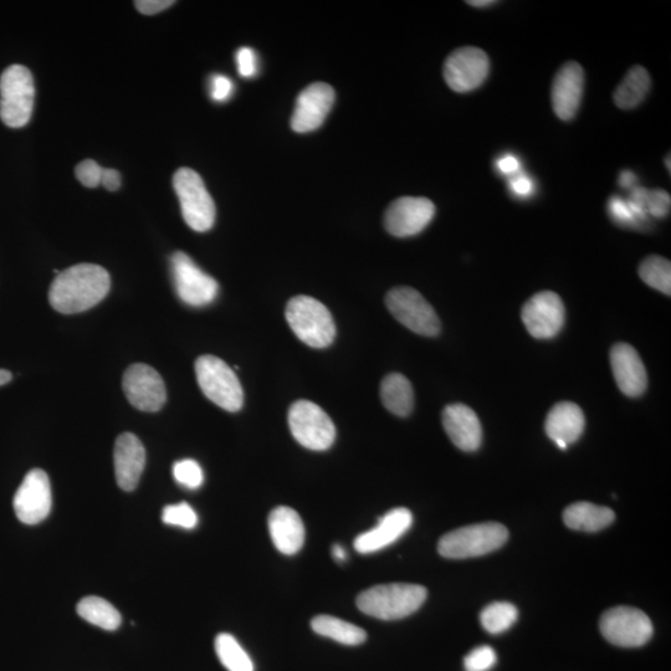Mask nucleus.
<instances>
[{
    "mask_svg": "<svg viewBox=\"0 0 671 671\" xmlns=\"http://www.w3.org/2000/svg\"><path fill=\"white\" fill-rule=\"evenodd\" d=\"M109 273L96 264H78L61 271L49 290V301L60 314H79L100 304L109 294Z\"/></svg>",
    "mask_w": 671,
    "mask_h": 671,
    "instance_id": "f257e3e1",
    "label": "nucleus"
},
{
    "mask_svg": "<svg viewBox=\"0 0 671 671\" xmlns=\"http://www.w3.org/2000/svg\"><path fill=\"white\" fill-rule=\"evenodd\" d=\"M423 586L411 583L378 585L362 592L357 607L362 613L382 621H397L416 613L427 599Z\"/></svg>",
    "mask_w": 671,
    "mask_h": 671,
    "instance_id": "f03ea898",
    "label": "nucleus"
},
{
    "mask_svg": "<svg viewBox=\"0 0 671 671\" xmlns=\"http://www.w3.org/2000/svg\"><path fill=\"white\" fill-rule=\"evenodd\" d=\"M291 330L305 345L329 347L336 337L334 317L327 307L314 297L300 295L289 301L285 311Z\"/></svg>",
    "mask_w": 671,
    "mask_h": 671,
    "instance_id": "7ed1b4c3",
    "label": "nucleus"
},
{
    "mask_svg": "<svg viewBox=\"0 0 671 671\" xmlns=\"http://www.w3.org/2000/svg\"><path fill=\"white\" fill-rule=\"evenodd\" d=\"M509 539V531L498 522L460 527L440 539L438 551L450 560L480 557L499 550Z\"/></svg>",
    "mask_w": 671,
    "mask_h": 671,
    "instance_id": "20e7f679",
    "label": "nucleus"
},
{
    "mask_svg": "<svg viewBox=\"0 0 671 671\" xmlns=\"http://www.w3.org/2000/svg\"><path fill=\"white\" fill-rule=\"evenodd\" d=\"M32 73L23 65H12L0 78V119L12 128L27 126L34 110Z\"/></svg>",
    "mask_w": 671,
    "mask_h": 671,
    "instance_id": "39448f33",
    "label": "nucleus"
},
{
    "mask_svg": "<svg viewBox=\"0 0 671 671\" xmlns=\"http://www.w3.org/2000/svg\"><path fill=\"white\" fill-rule=\"evenodd\" d=\"M199 387L209 401L227 412H239L244 404V391L239 378L227 363L212 355H204L196 362Z\"/></svg>",
    "mask_w": 671,
    "mask_h": 671,
    "instance_id": "423d86ee",
    "label": "nucleus"
},
{
    "mask_svg": "<svg viewBox=\"0 0 671 671\" xmlns=\"http://www.w3.org/2000/svg\"><path fill=\"white\" fill-rule=\"evenodd\" d=\"M173 187L188 227L198 233L212 229L215 223V204L202 177L191 168L178 169L173 177Z\"/></svg>",
    "mask_w": 671,
    "mask_h": 671,
    "instance_id": "0eeeda50",
    "label": "nucleus"
},
{
    "mask_svg": "<svg viewBox=\"0 0 671 671\" xmlns=\"http://www.w3.org/2000/svg\"><path fill=\"white\" fill-rule=\"evenodd\" d=\"M289 427L296 442L315 452L330 449L336 427L324 409L310 401H297L290 407Z\"/></svg>",
    "mask_w": 671,
    "mask_h": 671,
    "instance_id": "6e6552de",
    "label": "nucleus"
},
{
    "mask_svg": "<svg viewBox=\"0 0 671 671\" xmlns=\"http://www.w3.org/2000/svg\"><path fill=\"white\" fill-rule=\"evenodd\" d=\"M386 305L394 319L414 334L435 337L440 334V324L437 312L417 290L401 286L387 294Z\"/></svg>",
    "mask_w": 671,
    "mask_h": 671,
    "instance_id": "1a4fd4ad",
    "label": "nucleus"
},
{
    "mask_svg": "<svg viewBox=\"0 0 671 671\" xmlns=\"http://www.w3.org/2000/svg\"><path fill=\"white\" fill-rule=\"evenodd\" d=\"M599 629L609 643L622 648H639L653 637L650 618L633 607H614L603 613Z\"/></svg>",
    "mask_w": 671,
    "mask_h": 671,
    "instance_id": "9d476101",
    "label": "nucleus"
},
{
    "mask_svg": "<svg viewBox=\"0 0 671 671\" xmlns=\"http://www.w3.org/2000/svg\"><path fill=\"white\" fill-rule=\"evenodd\" d=\"M174 288L184 304L202 307L217 299L219 286L212 276L199 268L186 253L177 252L171 259Z\"/></svg>",
    "mask_w": 671,
    "mask_h": 671,
    "instance_id": "9b49d317",
    "label": "nucleus"
},
{
    "mask_svg": "<svg viewBox=\"0 0 671 671\" xmlns=\"http://www.w3.org/2000/svg\"><path fill=\"white\" fill-rule=\"evenodd\" d=\"M489 71L488 54L475 46H464L453 51L445 60L444 79L450 89L465 94L483 85Z\"/></svg>",
    "mask_w": 671,
    "mask_h": 671,
    "instance_id": "f8f14e48",
    "label": "nucleus"
},
{
    "mask_svg": "<svg viewBox=\"0 0 671 671\" xmlns=\"http://www.w3.org/2000/svg\"><path fill=\"white\" fill-rule=\"evenodd\" d=\"M521 319L532 337L548 340L560 334L565 326V304L556 293L541 291L522 307Z\"/></svg>",
    "mask_w": 671,
    "mask_h": 671,
    "instance_id": "ddd939ff",
    "label": "nucleus"
},
{
    "mask_svg": "<svg viewBox=\"0 0 671 671\" xmlns=\"http://www.w3.org/2000/svg\"><path fill=\"white\" fill-rule=\"evenodd\" d=\"M122 387L128 402L138 411L158 412L167 401L166 386L160 373L143 363L127 368Z\"/></svg>",
    "mask_w": 671,
    "mask_h": 671,
    "instance_id": "4468645a",
    "label": "nucleus"
},
{
    "mask_svg": "<svg viewBox=\"0 0 671 671\" xmlns=\"http://www.w3.org/2000/svg\"><path fill=\"white\" fill-rule=\"evenodd\" d=\"M14 511L25 525H38L49 516L53 495L48 474L40 469L29 471L14 496Z\"/></svg>",
    "mask_w": 671,
    "mask_h": 671,
    "instance_id": "2eb2a0df",
    "label": "nucleus"
},
{
    "mask_svg": "<svg viewBox=\"0 0 671 671\" xmlns=\"http://www.w3.org/2000/svg\"><path fill=\"white\" fill-rule=\"evenodd\" d=\"M435 206L424 197H402L388 207L384 227L397 238L414 237L432 222Z\"/></svg>",
    "mask_w": 671,
    "mask_h": 671,
    "instance_id": "dca6fc26",
    "label": "nucleus"
},
{
    "mask_svg": "<svg viewBox=\"0 0 671 671\" xmlns=\"http://www.w3.org/2000/svg\"><path fill=\"white\" fill-rule=\"evenodd\" d=\"M335 90L329 84L307 86L297 97L291 128L297 133H309L324 124L335 104Z\"/></svg>",
    "mask_w": 671,
    "mask_h": 671,
    "instance_id": "f3484780",
    "label": "nucleus"
},
{
    "mask_svg": "<svg viewBox=\"0 0 671 671\" xmlns=\"http://www.w3.org/2000/svg\"><path fill=\"white\" fill-rule=\"evenodd\" d=\"M585 90V71L575 61L562 66L553 79L551 100L558 119L571 121L580 110Z\"/></svg>",
    "mask_w": 671,
    "mask_h": 671,
    "instance_id": "a211bd4d",
    "label": "nucleus"
},
{
    "mask_svg": "<svg viewBox=\"0 0 671 671\" xmlns=\"http://www.w3.org/2000/svg\"><path fill=\"white\" fill-rule=\"evenodd\" d=\"M609 357L614 379L622 393L632 398L643 396L648 388V373L637 350L629 343H616Z\"/></svg>",
    "mask_w": 671,
    "mask_h": 671,
    "instance_id": "6ab92c4d",
    "label": "nucleus"
},
{
    "mask_svg": "<svg viewBox=\"0 0 671 671\" xmlns=\"http://www.w3.org/2000/svg\"><path fill=\"white\" fill-rule=\"evenodd\" d=\"M413 524L412 512L406 507H398L387 512L379 520L375 529L361 534L355 540V548L362 555H370L383 550L401 539Z\"/></svg>",
    "mask_w": 671,
    "mask_h": 671,
    "instance_id": "aec40b11",
    "label": "nucleus"
},
{
    "mask_svg": "<svg viewBox=\"0 0 671 671\" xmlns=\"http://www.w3.org/2000/svg\"><path fill=\"white\" fill-rule=\"evenodd\" d=\"M443 427L455 447L475 452L483 442V428L476 413L462 403L450 404L443 411Z\"/></svg>",
    "mask_w": 671,
    "mask_h": 671,
    "instance_id": "412c9836",
    "label": "nucleus"
},
{
    "mask_svg": "<svg viewBox=\"0 0 671 671\" xmlns=\"http://www.w3.org/2000/svg\"><path fill=\"white\" fill-rule=\"evenodd\" d=\"M115 473L117 484L124 491H133L145 470L146 450L132 433L121 434L115 444Z\"/></svg>",
    "mask_w": 671,
    "mask_h": 671,
    "instance_id": "4be33fe9",
    "label": "nucleus"
},
{
    "mask_svg": "<svg viewBox=\"0 0 671 671\" xmlns=\"http://www.w3.org/2000/svg\"><path fill=\"white\" fill-rule=\"evenodd\" d=\"M586 418L580 406L572 402L556 403L548 412L545 430L558 448L566 450L585 432Z\"/></svg>",
    "mask_w": 671,
    "mask_h": 671,
    "instance_id": "5701e85b",
    "label": "nucleus"
},
{
    "mask_svg": "<svg viewBox=\"0 0 671 671\" xmlns=\"http://www.w3.org/2000/svg\"><path fill=\"white\" fill-rule=\"evenodd\" d=\"M269 532L276 550L293 556L305 544V526L301 517L288 506L276 507L269 515Z\"/></svg>",
    "mask_w": 671,
    "mask_h": 671,
    "instance_id": "b1692460",
    "label": "nucleus"
},
{
    "mask_svg": "<svg viewBox=\"0 0 671 671\" xmlns=\"http://www.w3.org/2000/svg\"><path fill=\"white\" fill-rule=\"evenodd\" d=\"M616 514L608 507L591 503H576L563 511V522L568 529L582 532H597L613 524Z\"/></svg>",
    "mask_w": 671,
    "mask_h": 671,
    "instance_id": "393cba45",
    "label": "nucleus"
},
{
    "mask_svg": "<svg viewBox=\"0 0 671 671\" xmlns=\"http://www.w3.org/2000/svg\"><path fill=\"white\" fill-rule=\"evenodd\" d=\"M383 406L398 417H408L414 408L412 383L401 373H391L384 377L381 384Z\"/></svg>",
    "mask_w": 671,
    "mask_h": 671,
    "instance_id": "a878e982",
    "label": "nucleus"
},
{
    "mask_svg": "<svg viewBox=\"0 0 671 671\" xmlns=\"http://www.w3.org/2000/svg\"><path fill=\"white\" fill-rule=\"evenodd\" d=\"M650 86H652V80H650L647 69L635 65L614 91V104L622 110H633L645 100Z\"/></svg>",
    "mask_w": 671,
    "mask_h": 671,
    "instance_id": "bb28decb",
    "label": "nucleus"
},
{
    "mask_svg": "<svg viewBox=\"0 0 671 671\" xmlns=\"http://www.w3.org/2000/svg\"><path fill=\"white\" fill-rule=\"evenodd\" d=\"M311 628L321 637L330 638L337 643L350 645V647L365 643L367 640V633L362 628L336 617L325 616V614L312 619Z\"/></svg>",
    "mask_w": 671,
    "mask_h": 671,
    "instance_id": "cd10ccee",
    "label": "nucleus"
},
{
    "mask_svg": "<svg viewBox=\"0 0 671 671\" xmlns=\"http://www.w3.org/2000/svg\"><path fill=\"white\" fill-rule=\"evenodd\" d=\"M78 613L92 626L109 630V632L121 626L120 612L104 598L91 596L81 599L78 604Z\"/></svg>",
    "mask_w": 671,
    "mask_h": 671,
    "instance_id": "c85d7f7f",
    "label": "nucleus"
},
{
    "mask_svg": "<svg viewBox=\"0 0 671 671\" xmlns=\"http://www.w3.org/2000/svg\"><path fill=\"white\" fill-rule=\"evenodd\" d=\"M215 652L228 671H254L252 658L232 634L222 633L215 638Z\"/></svg>",
    "mask_w": 671,
    "mask_h": 671,
    "instance_id": "c756f323",
    "label": "nucleus"
},
{
    "mask_svg": "<svg viewBox=\"0 0 671 671\" xmlns=\"http://www.w3.org/2000/svg\"><path fill=\"white\" fill-rule=\"evenodd\" d=\"M638 273L645 284L664 295L671 294V263L660 255H650L639 265Z\"/></svg>",
    "mask_w": 671,
    "mask_h": 671,
    "instance_id": "7c9ffc66",
    "label": "nucleus"
},
{
    "mask_svg": "<svg viewBox=\"0 0 671 671\" xmlns=\"http://www.w3.org/2000/svg\"><path fill=\"white\" fill-rule=\"evenodd\" d=\"M519 612L514 604L495 602L489 604L480 614L481 626L490 634H501L514 626Z\"/></svg>",
    "mask_w": 671,
    "mask_h": 671,
    "instance_id": "2f4dec72",
    "label": "nucleus"
},
{
    "mask_svg": "<svg viewBox=\"0 0 671 671\" xmlns=\"http://www.w3.org/2000/svg\"><path fill=\"white\" fill-rule=\"evenodd\" d=\"M173 478L178 484L186 486L187 489L196 490L201 488L204 474L196 460L183 459L173 465Z\"/></svg>",
    "mask_w": 671,
    "mask_h": 671,
    "instance_id": "473e14b6",
    "label": "nucleus"
},
{
    "mask_svg": "<svg viewBox=\"0 0 671 671\" xmlns=\"http://www.w3.org/2000/svg\"><path fill=\"white\" fill-rule=\"evenodd\" d=\"M162 521L167 525L192 530L198 525V515L187 503L168 505L163 509Z\"/></svg>",
    "mask_w": 671,
    "mask_h": 671,
    "instance_id": "72a5a7b5",
    "label": "nucleus"
},
{
    "mask_svg": "<svg viewBox=\"0 0 671 671\" xmlns=\"http://www.w3.org/2000/svg\"><path fill=\"white\" fill-rule=\"evenodd\" d=\"M498 663V655L489 645L475 648L464 659L465 671H490Z\"/></svg>",
    "mask_w": 671,
    "mask_h": 671,
    "instance_id": "f704fd0d",
    "label": "nucleus"
},
{
    "mask_svg": "<svg viewBox=\"0 0 671 671\" xmlns=\"http://www.w3.org/2000/svg\"><path fill=\"white\" fill-rule=\"evenodd\" d=\"M102 173H104V168L92 160L81 162L75 169L76 178L87 188L99 187Z\"/></svg>",
    "mask_w": 671,
    "mask_h": 671,
    "instance_id": "c9c22d12",
    "label": "nucleus"
},
{
    "mask_svg": "<svg viewBox=\"0 0 671 671\" xmlns=\"http://www.w3.org/2000/svg\"><path fill=\"white\" fill-rule=\"evenodd\" d=\"M237 65L240 76L243 78H254L258 74V56L248 46H243L237 51Z\"/></svg>",
    "mask_w": 671,
    "mask_h": 671,
    "instance_id": "e433bc0d",
    "label": "nucleus"
},
{
    "mask_svg": "<svg viewBox=\"0 0 671 671\" xmlns=\"http://www.w3.org/2000/svg\"><path fill=\"white\" fill-rule=\"evenodd\" d=\"M209 91L214 101L225 102L233 95V81L225 75H213L209 81Z\"/></svg>",
    "mask_w": 671,
    "mask_h": 671,
    "instance_id": "4c0bfd02",
    "label": "nucleus"
},
{
    "mask_svg": "<svg viewBox=\"0 0 671 671\" xmlns=\"http://www.w3.org/2000/svg\"><path fill=\"white\" fill-rule=\"evenodd\" d=\"M645 209H648L654 217L664 218L665 215H668L670 209L669 193L664 191L648 192Z\"/></svg>",
    "mask_w": 671,
    "mask_h": 671,
    "instance_id": "58836bf2",
    "label": "nucleus"
},
{
    "mask_svg": "<svg viewBox=\"0 0 671 671\" xmlns=\"http://www.w3.org/2000/svg\"><path fill=\"white\" fill-rule=\"evenodd\" d=\"M609 212L618 223H629L635 215L632 213V210L628 207L627 203H624L619 198H612L609 202Z\"/></svg>",
    "mask_w": 671,
    "mask_h": 671,
    "instance_id": "ea45409f",
    "label": "nucleus"
},
{
    "mask_svg": "<svg viewBox=\"0 0 671 671\" xmlns=\"http://www.w3.org/2000/svg\"><path fill=\"white\" fill-rule=\"evenodd\" d=\"M173 4L172 0H138L135 3L138 12L145 15L161 13Z\"/></svg>",
    "mask_w": 671,
    "mask_h": 671,
    "instance_id": "a19ab883",
    "label": "nucleus"
},
{
    "mask_svg": "<svg viewBox=\"0 0 671 671\" xmlns=\"http://www.w3.org/2000/svg\"><path fill=\"white\" fill-rule=\"evenodd\" d=\"M101 184L104 186L107 191L116 192L119 191L121 187V174L116 169L104 168V173H102Z\"/></svg>",
    "mask_w": 671,
    "mask_h": 671,
    "instance_id": "79ce46f5",
    "label": "nucleus"
},
{
    "mask_svg": "<svg viewBox=\"0 0 671 671\" xmlns=\"http://www.w3.org/2000/svg\"><path fill=\"white\" fill-rule=\"evenodd\" d=\"M498 166L501 172L509 174L519 169V162H517L515 157L506 156L504 158H501V160L498 163Z\"/></svg>",
    "mask_w": 671,
    "mask_h": 671,
    "instance_id": "37998d69",
    "label": "nucleus"
},
{
    "mask_svg": "<svg viewBox=\"0 0 671 671\" xmlns=\"http://www.w3.org/2000/svg\"><path fill=\"white\" fill-rule=\"evenodd\" d=\"M512 187H514L516 193L527 194L531 191V182L529 179L519 178L512 183Z\"/></svg>",
    "mask_w": 671,
    "mask_h": 671,
    "instance_id": "c03bdc74",
    "label": "nucleus"
},
{
    "mask_svg": "<svg viewBox=\"0 0 671 671\" xmlns=\"http://www.w3.org/2000/svg\"><path fill=\"white\" fill-rule=\"evenodd\" d=\"M332 556H334L335 560L340 563L347 560V552L341 545L332 547Z\"/></svg>",
    "mask_w": 671,
    "mask_h": 671,
    "instance_id": "a18cd8bd",
    "label": "nucleus"
},
{
    "mask_svg": "<svg viewBox=\"0 0 671 671\" xmlns=\"http://www.w3.org/2000/svg\"><path fill=\"white\" fill-rule=\"evenodd\" d=\"M471 7L475 8H484V7H490V5L496 4L495 0H470L468 2Z\"/></svg>",
    "mask_w": 671,
    "mask_h": 671,
    "instance_id": "49530a36",
    "label": "nucleus"
},
{
    "mask_svg": "<svg viewBox=\"0 0 671 671\" xmlns=\"http://www.w3.org/2000/svg\"><path fill=\"white\" fill-rule=\"evenodd\" d=\"M12 373L5 370H0V387L5 386V384L12 381Z\"/></svg>",
    "mask_w": 671,
    "mask_h": 671,
    "instance_id": "de8ad7c7",
    "label": "nucleus"
},
{
    "mask_svg": "<svg viewBox=\"0 0 671 671\" xmlns=\"http://www.w3.org/2000/svg\"><path fill=\"white\" fill-rule=\"evenodd\" d=\"M634 176L632 173H623L621 177V184L623 187L629 186L630 182L634 181Z\"/></svg>",
    "mask_w": 671,
    "mask_h": 671,
    "instance_id": "09e8293b",
    "label": "nucleus"
},
{
    "mask_svg": "<svg viewBox=\"0 0 671 671\" xmlns=\"http://www.w3.org/2000/svg\"><path fill=\"white\" fill-rule=\"evenodd\" d=\"M668 169L670 171V156H668Z\"/></svg>",
    "mask_w": 671,
    "mask_h": 671,
    "instance_id": "8fccbe9b",
    "label": "nucleus"
}]
</instances>
